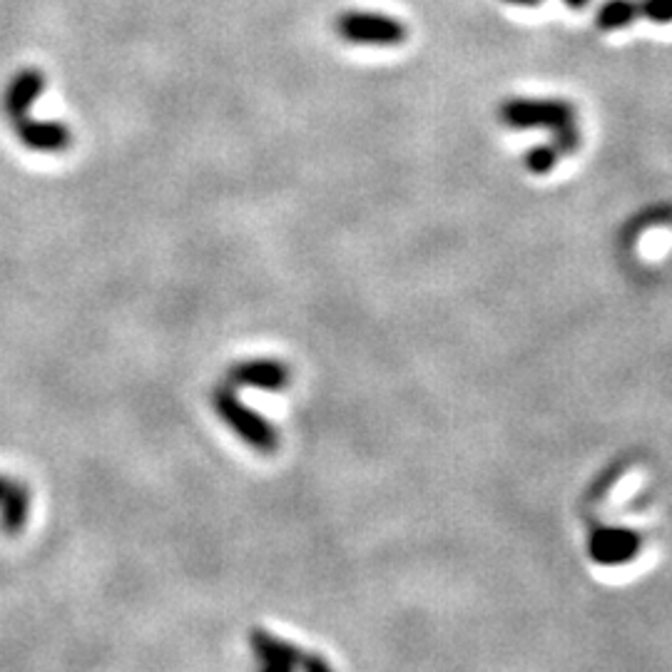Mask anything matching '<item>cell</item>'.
I'll return each mask as SVG.
<instances>
[{"mask_svg": "<svg viewBox=\"0 0 672 672\" xmlns=\"http://www.w3.org/2000/svg\"><path fill=\"white\" fill-rule=\"evenodd\" d=\"M645 481H648L645 471H640V468L630 471L628 476H623L618 483H615V488H613V491H610L608 506L610 508H620V506H623V503H628L630 498H633L635 493H638V488L645 486Z\"/></svg>", "mask_w": 672, "mask_h": 672, "instance_id": "cell-9", "label": "cell"}, {"mask_svg": "<svg viewBox=\"0 0 672 672\" xmlns=\"http://www.w3.org/2000/svg\"><path fill=\"white\" fill-rule=\"evenodd\" d=\"M336 33L356 45H399L406 40V25L391 15L349 10L336 20Z\"/></svg>", "mask_w": 672, "mask_h": 672, "instance_id": "cell-2", "label": "cell"}, {"mask_svg": "<svg viewBox=\"0 0 672 672\" xmlns=\"http://www.w3.org/2000/svg\"><path fill=\"white\" fill-rule=\"evenodd\" d=\"M28 508V488L0 476V528L8 536H18L23 531V526L28 523Z\"/></svg>", "mask_w": 672, "mask_h": 672, "instance_id": "cell-7", "label": "cell"}, {"mask_svg": "<svg viewBox=\"0 0 672 672\" xmlns=\"http://www.w3.org/2000/svg\"><path fill=\"white\" fill-rule=\"evenodd\" d=\"M227 379L232 386H254V389L279 391L289 384V369L279 364V361L254 359L234 366Z\"/></svg>", "mask_w": 672, "mask_h": 672, "instance_id": "cell-5", "label": "cell"}, {"mask_svg": "<svg viewBox=\"0 0 672 672\" xmlns=\"http://www.w3.org/2000/svg\"><path fill=\"white\" fill-rule=\"evenodd\" d=\"M508 3H536V0H508Z\"/></svg>", "mask_w": 672, "mask_h": 672, "instance_id": "cell-10", "label": "cell"}, {"mask_svg": "<svg viewBox=\"0 0 672 672\" xmlns=\"http://www.w3.org/2000/svg\"><path fill=\"white\" fill-rule=\"evenodd\" d=\"M15 132H18L20 142L30 150L38 152H60L68 150L73 135H70L68 125H60V122H38L30 115L20 117L13 122Z\"/></svg>", "mask_w": 672, "mask_h": 672, "instance_id": "cell-4", "label": "cell"}, {"mask_svg": "<svg viewBox=\"0 0 672 672\" xmlns=\"http://www.w3.org/2000/svg\"><path fill=\"white\" fill-rule=\"evenodd\" d=\"M249 643H252L254 655H257L259 665L269 672H287L294 668L302 670H329L332 665L324 658L314 653H304V650L294 648V645L277 640L274 635H269L267 630L257 628L249 635Z\"/></svg>", "mask_w": 672, "mask_h": 672, "instance_id": "cell-3", "label": "cell"}, {"mask_svg": "<svg viewBox=\"0 0 672 672\" xmlns=\"http://www.w3.org/2000/svg\"><path fill=\"white\" fill-rule=\"evenodd\" d=\"M45 88V75L40 70L28 68L20 70L13 78V83L8 85V93H5V112H8L10 122L20 120V117L30 115L35 100L40 98Z\"/></svg>", "mask_w": 672, "mask_h": 672, "instance_id": "cell-6", "label": "cell"}, {"mask_svg": "<svg viewBox=\"0 0 672 672\" xmlns=\"http://www.w3.org/2000/svg\"><path fill=\"white\" fill-rule=\"evenodd\" d=\"M672 252V232L663 227H653L638 239V257L645 262H663Z\"/></svg>", "mask_w": 672, "mask_h": 672, "instance_id": "cell-8", "label": "cell"}, {"mask_svg": "<svg viewBox=\"0 0 672 672\" xmlns=\"http://www.w3.org/2000/svg\"><path fill=\"white\" fill-rule=\"evenodd\" d=\"M215 409L224 424H229V429H232L239 439L247 441L249 446L257 448V451L262 453L277 451L279 446L277 429H274L267 419L254 414L249 406H244L229 386H220V389L215 391Z\"/></svg>", "mask_w": 672, "mask_h": 672, "instance_id": "cell-1", "label": "cell"}]
</instances>
